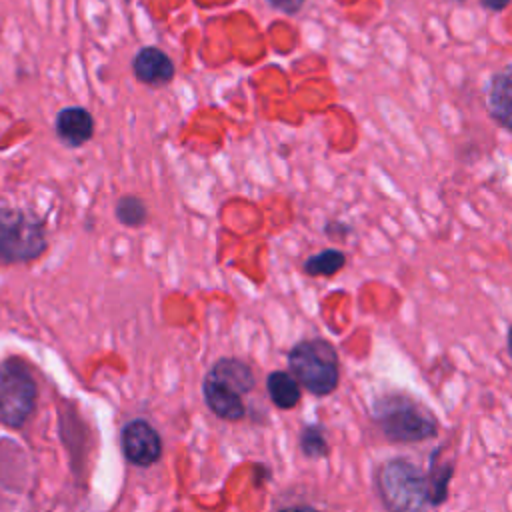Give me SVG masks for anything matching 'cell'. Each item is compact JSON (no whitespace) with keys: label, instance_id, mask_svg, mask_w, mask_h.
I'll return each mask as SVG.
<instances>
[{"label":"cell","instance_id":"3","mask_svg":"<svg viewBox=\"0 0 512 512\" xmlns=\"http://www.w3.org/2000/svg\"><path fill=\"white\" fill-rule=\"evenodd\" d=\"M288 364L296 380L316 396H326L338 386V354L328 340L310 338L298 342L288 354Z\"/></svg>","mask_w":512,"mask_h":512},{"label":"cell","instance_id":"7","mask_svg":"<svg viewBox=\"0 0 512 512\" xmlns=\"http://www.w3.org/2000/svg\"><path fill=\"white\" fill-rule=\"evenodd\" d=\"M132 74L150 88H164L176 76L172 58L158 46H144L132 58Z\"/></svg>","mask_w":512,"mask_h":512},{"label":"cell","instance_id":"9","mask_svg":"<svg viewBox=\"0 0 512 512\" xmlns=\"http://www.w3.org/2000/svg\"><path fill=\"white\" fill-rule=\"evenodd\" d=\"M54 132L68 148H80L94 136V116L82 106H66L54 118Z\"/></svg>","mask_w":512,"mask_h":512},{"label":"cell","instance_id":"6","mask_svg":"<svg viewBox=\"0 0 512 512\" xmlns=\"http://www.w3.org/2000/svg\"><path fill=\"white\" fill-rule=\"evenodd\" d=\"M36 404V384L28 368L18 360L0 364V422L22 426Z\"/></svg>","mask_w":512,"mask_h":512},{"label":"cell","instance_id":"11","mask_svg":"<svg viewBox=\"0 0 512 512\" xmlns=\"http://www.w3.org/2000/svg\"><path fill=\"white\" fill-rule=\"evenodd\" d=\"M344 266H346V254L338 248H326L308 256L302 264V270L304 274L318 278V276H334Z\"/></svg>","mask_w":512,"mask_h":512},{"label":"cell","instance_id":"19","mask_svg":"<svg viewBox=\"0 0 512 512\" xmlns=\"http://www.w3.org/2000/svg\"><path fill=\"white\" fill-rule=\"evenodd\" d=\"M280 512H318V510L312 508V506H290V508H284Z\"/></svg>","mask_w":512,"mask_h":512},{"label":"cell","instance_id":"14","mask_svg":"<svg viewBox=\"0 0 512 512\" xmlns=\"http://www.w3.org/2000/svg\"><path fill=\"white\" fill-rule=\"evenodd\" d=\"M450 478H452V464H444L440 470H434L432 476L428 478L430 504L432 506H438V504H442L446 500Z\"/></svg>","mask_w":512,"mask_h":512},{"label":"cell","instance_id":"13","mask_svg":"<svg viewBox=\"0 0 512 512\" xmlns=\"http://www.w3.org/2000/svg\"><path fill=\"white\" fill-rule=\"evenodd\" d=\"M114 216L122 226L140 228L148 222V206L140 196L124 194L114 204Z\"/></svg>","mask_w":512,"mask_h":512},{"label":"cell","instance_id":"4","mask_svg":"<svg viewBox=\"0 0 512 512\" xmlns=\"http://www.w3.org/2000/svg\"><path fill=\"white\" fill-rule=\"evenodd\" d=\"M254 378L250 368L236 358L218 360L204 380V398L214 414L226 420L244 416L242 394L252 390Z\"/></svg>","mask_w":512,"mask_h":512},{"label":"cell","instance_id":"2","mask_svg":"<svg viewBox=\"0 0 512 512\" xmlns=\"http://www.w3.org/2000/svg\"><path fill=\"white\" fill-rule=\"evenodd\" d=\"M376 486L388 512H426L430 506L428 478L410 460L394 458L382 464Z\"/></svg>","mask_w":512,"mask_h":512},{"label":"cell","instance_id":"5","mask_svg":"<svg viewBox=\"0 0 512 512\" xmlns=\"http://www.w3.org/2000/svg\"><path fill=\"white\" fill-rule=\"evenodd\" d=\"M48 248L44 222L24 210L0 206V262H32Z\"/></svg>","mask_w":512,"mask_h":512},{"label":"cell","instance_id":"8","mask_svg":"<svg viewBox=\"0 0 512 512\" xmlns=\"http://www.w3.org/2000/svg\"><path fill=\"white\" fill-rule=\"evenodd\" d=\"M126 458L136 466H150L160 458L162 444L158 432L144 420H134L122 430Z\"/></svg>","mask_w":512,"mask_h":512},{"label":"cell","instance_id":"10","mask_svg":"<svg viewBox=\"0 0 512 512\" xmlns=\"http://www.w3.org/2000/svg\"><path fill=\"white\" fill-rule=\"evenodd\" d=\"M486 106L490 116L512 132V66L492 74L486 90Z\"/></svg>","mask_w":512,"mask_h":512},{"label":"cell","instance_id":"15","mask_svg":"<svg viewBox=\"0 0 512 512\" xmlns=\"http://www.w3.org/2000/svg\"><path fill=\"white\" fill-rule=\"evenodd\" d=\"M300 444H302V452L310 458H320V456H326V452H328L326 438L318 426H308L302 432Z\"/></svg>","mask_w":512,"mask_h":512},{"label":"cell","instance_id":"18","mask_svg":"<svg viewBox=\"0 0 512 512\" xmlns=\"http://www.w3.org/2000/svg\"><path fill=\"white\" fill-rule=\"evenodd\" d=\"M512 0H480V4L490 12H502Z\"/></svg>","mask_w":512,"mask_h":512},{"label":"cell","instance_id":"12","mask_svg":"<svg viewBox=\"0 0 512 512\" xmlns=\"http://www.w3.org/2000/svg\"><path fill=\"white\" fill-rule=\"evenodd\" d=\"M268 392L278 408H292L300 400V384L288 372H272L268 376Z\"/></svg>","mask_w":512,"mask_h":512},{"label":"cell","instance_id":"17","mask_svg":"<svg viewBox=\"0 0 512 512\" xmlns=\"http://www.w3.org/2000/svg\"><path fill=\"white\" fill-rule=\"evenodd\" d=\"M274 10L282 12V14H288V16H294L302 10L304 2L306 0H266Z\"/></svg>","mask_w":512,"mask_h":512},{"label":"cell","instance_id":"1","mask_svg":"<svg viewBox=\"0 0 512 512\" xmlns=\"http://www.w3.org/2000/svg\"><path fill=\"white\" fill-rule=\"evenodd\" d=\"M372 420L390 442H424L438 432L436 418L404 394H388L372 406Z\"/></svg>","mask_w":512,"mask_h":512},{"label":"cell","instance_id":"21","mask_svg":"<svg viewBox=\"0 0 512 512\" xmlns=\"http://www.w3.org/2000/svg\"><path fill=\"white\" fill-rule=\"evenodd\" d=\"M454 2H460V0H454Z\"/></svg>","mask_w":512,"mask_h":512},{"label":"cell","instance_id":"16","mask_svg":"<svg viewBox=\"0 0 512 512\" xmlns=\"http://www.w3.org/2000/svg\"><path fill=\"white\" fill-rule=\"evenodd\" d=\"M352 232V228L348 226V224H344V222H340V220H332V222H328L326 226H324V234L328 236V238H332V240H346L348 238V234Z\"/></svg>","mask_w":512,"mask_h":512},{"label":"cell","instance_id":"20","mask_svg":"<svg viewBox=\"0 0 512 512\" xmlns=\"http://www.w3.org/2000/svg\"><path fill=\"white\" fill-rule=\"evenodd\" d=\"M506 344H508V354H510V358H512V324H510V328H508V336H506Z\"/></svg>","mask_w":512,"mask_h":512}]
</instances>
